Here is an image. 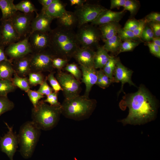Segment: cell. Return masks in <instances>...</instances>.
Listing matches in <instances>:
<instances>
[{
	"label": "cell",
	"instance_id": "obj_22",
	"mask_svg": "<svg viewBox=\"0 0 160 160\" xmlns=\"http://www.w3.org/2000/svg\"><path fill=\"white\" fill-rule=\"evenodd\" d=\"M66 11L65 5L61 1L54 0L47 8L41 12L54 19L60 17Z\"/></svg>",
	"mask_w": 160,
	"mask_h": 160
},
{
	"label": "cell",
	"instance_id": "obj_54",
	"mask_svg": "<svg viewBox=\"0 0 160 160\" xmlns=\"http://www.w3.org/2000/svg\"><path fill=\"white\" fill-rule=\"evenodd\" d=\"M152 42L154 44L160 47V37H154L152 39Z\"/></svg>",
	"mask_w": 160,
	"mask_h": 160
},
{
	"label": "cell",
	"instance_id": "obj_15",
	"mask_svg": "<svg viewBox=\"0 0 160 160\" xmlns=\"http://www.w3.org/2000/svg\"><path fill=\"white\" fill-rule=\"evenodd\" d=\"M133 71L123 65L118 59L113 73V82L121 83V87L118 93V95L123 91L124 84L126 83L130 85L136 86L132 81L131 76Z\"/></svg>",
	"mask_w": 160,
	"mask_h": 160
},
{
	"label": "cell",
	"instance_id": "obj_52",
	"mask_svg": "<svg viewBox=\"0 0 160 160\" xmlns=\"http://www.w3.org/2000/svg\"><path fill=\"white\" fill-rule=\"evenodd\" d=\"M54 0H39L38 1L42 5L41 10H43L47 8L54 1Z\"/></svg>",
	"mask_w": 160,
	"mask_h": 160
},
{
	"label": "cell",
	"instance_id": "obj_28",
	"mask_svg": "<svg viewBox=\"0 0 160 160\" xmlns=\"http://www.w3.org/2000/svg\"><path fill=\"white\" fill-rule=\"evenodd\" d=\"M16 9L25 14H29L35 12L37 14V10L31 1L28 0H23L15 4Z\"/></svg>",
	"mask_w": 160,
	"mask_h": 160
},
{
	"label": "cell",
	"instance_id": "obj_45",
	"mask_svg": "<svg viewBox=\"0 0 160 160\" xmlns=\"http://www.w3.org/2000/svg\"><path fill=\"white\" fill-rule=\"evenodd\" d=\"M154 37V33L150 27L146 26L142 33L141 37L145 40L149 42Z\"/></svg>",
	"mask_w": 160,
	"mask_h": 160
},
{
	"label": "cell",
	"instance_id": "obj_6",
	"mask_svg": "<svg viewBox=\"0 0 160 160\" xmlns=\"http://www.w3.org/2000/svg\"><path fill=\"white\" fill-rule=\"evenodd\" d=\"M55 77L62 89L65 99H70L79 95L81 91V82L70 74L58 71Z\"/></svg>",
	"mask_w": 160,
	"mask_h": 160
},
{
	"label": "cell",
	"instance_id": "obj_38",
	"mask_svg": "<svg viewBox=\"0 0 160 160\" xmlns=\"http://www.w3.org/2000/svg\"><path fill=\"white\" fill-rule=\"evenodd\" d=\"M26 93L29 99L32 104L33 107L37 106L39 100L44 97V95L39 93L37 91L29 90Z\"/></svg>",
	"mask_w": 160,
	"mask_h": 160
},
{
	"label": "cell",
	"instance_id": "obj_21",
	"mask_svg": "<svg viewBox=\"0 0 160 160\" xmlns=\"http://www.w3.org/2000/svg\"><path fill=\"white\" fill-rule=\"evenodd\" d=\"M57 26L73 30L78 26V20L74 12L66 11L60 17L57 19Z\"/></svg>",
	"mask_w": 160,
	"mask_h": 160
},
{
	"label": "cell",
	"instance_id": "obj_39",
	"mask_svg": "<svg viewBox=\"0 0 160 160\" xmlns=\"http://www.w3.org/2000/svg\"><path fill=\"white\" fill-rule=\"evenodd\" d=\"M69 60L63 58L55 56L52 60V65L54 69L57 70L58 71L62 69L68 64Z\"/></svg>",
	"mask_w": 160,
	"mask_h": 160
},
{
	"label": "cell",
	"instance_id": "obj_18",
	"mask_svg": "<svg viewBox=\"0 0 160 160\" xmlns=\"http://www.w3.org/2000/svg\"><path fill=\"white\" fill-rule=\"evenodd\" d=\"M95 53V51L92 49L81 47L77 50L73 57L80 66L86 67H94Z\"/></svg>",
	"mask_w": 160,
	"mask_h": 160
},
{
	"label": "cell",
	"instance_id": "obj_51",
	"mask_svg": "<svg viewBox=\"0 0 160 160\" xmlns=\"http://www.w3.org/2000/svg\"><path fill=\"white\" fill-rule=\"evenodd\" d=\"M5 49V47L0 44V63L4 61L12 62L6 56Z\"/></svg>",
	"mask_w": 160,
	"mask_h": 160
},
{
	"label": "cell",
	"instance_id": "obj_37",
	"mask_svg": "<svg viewBox=\"0 0 160 160\" xmlns=\"http://www.w3.org/2000/svg\"><path fill=\"white\" fill-rule=\"evenodd\" d=\"M117 34L122 41L132 40H136L140 39L134 35L133 31L121 28L119 30Z\"/></svg>",
	"mask_w": 160,
	"mask_h": 160
},
{
	"label": "cell",
	"instance_id": "obj_19",
	"mask_svg": "<svg viewBox=\"0 0 160 160\" xmlns=\"http://www.w3.org/2000/svg\"><path fill=\"white\" fill-rule=\"evenodd\" d=\"M125 12V11L123 10L114 12L107 9L91 23V25H100L112 22L119 23L123 16Z\"/></svg>",
	"mask_w": 160,
	"mask_h": 160
},
{
	"label": "cell",
	"instance_id": "obj_11",
	"mask_svg": "<svg viewBox=\"0 0 160 160\" xmlns=\"http://www.w3.org/2000/svg\"><path fill=\"white\" fill-rule=\"evenodd\" d=\"M8 131L0 139V148L1 151L5 153L10 160H13V158L18 147V141L17 135L13 131L12 126H9L5 122Z\"/></svg>",
	"mask_w": 160,
	"mask_h": 160
},
{
	"label": "cell",
	"instance_id": "obj_40",
	"mask_svg": "<svg viewBox=\"0 0 160 160\" xmlns=\"http://www.w3.org/2000/svg\"><path fill=\"white\" fill-rule=\"evenodd\" d=\"M58 93L54 91L47 96V98L43 101L45 103H49L51 105L56 107H60L61 104L58 100Z\"/></svg>",
	"mask_w": 160,
	"mask_h": 160
},
{
	"label": "cell",
	"instance_id": "obj_20",
	"mask_svg": "<svg viewBox=\"0 0 160 160\" xmlns=\"http://www.w3.org/2000/svg\"><path fill=\"white\" fill-rule=\"evenodd\" d=\"M31 54L15 59L12 64L15 73L19 76L25 77L31 71L30 67Z\"/></svg>",
	"mask_w": 160,
	"mask_h": 160
},
{
	"label": "cell",
	"instance_id": "obj_30",
	"mask_svg": "<svg viewBox=\"0 0 160 160\" xmlns=\"http://www.w3.org/2000/svg\"><path fill=\"white\" fill-rule=\"evenodd\" d=\"M118 59V58H115L113 56H111L109 60L102 68L104 73L112 80L113 81V73Z\"/></svg>",
	"mask_w": 160,
	"mask_h": 160
},
{
	"label": "cell",
	"instance_id": "obj_55",
	"mask_svg": "<svg viewBox=\"0 0 160 160\" xmlns=\"http://www.w3.org/2000/svg\"><path fill=\"white\" fill-rule=\"evenodd\" d=\"M1 28L0 26V44H1Z\"/></svg>",
	"mask_w": 160,
	"mask_h": 160
},
{
	"label": "cell",
	"instance_id": "obj_10",
	"mask_svg": "<svg viewBox=\"0 0 160 160\" xmlns=\"http://www.w3.org/2000/svg\"><path fill=\"white\" fill-rule=\"evenodd\" d=\"M34 17V13L25 14L17 11L10 19L21 40L30 35L31 23Z\"/></svg>",
	"mask_w": 160,
	"mask_h": 160
},
{
	"label": "cell",
	"instance_id": "obj_49",
	"mask_svg": "<svg viewBox=\"0 0 160 160\" xmlns=\"http://www.w3.org/2000/svg\"><path fill=\"white\" fill-rule=\"evenodd\" d=\"M155 37H159L160 36V24L159 23L151 22L148 23Z\"/></svg>",
	"mask_w": 160,
	"mask_h": 160
},
{
	"label": "cell",
	"instance_id": "obj_43",
	"mask_svg": "<svg viewBox=\"0 0 160 160\" xmlns=\"http://www.w3.org/2000/svg\"><path fill=\"white\" fill-rule=\"evenodd\" d=\"M97 75L100 77L102 81L104 89L108 87L113 82L112 80L104 73L102 69L97 71Z\"/></svg>",
	"mask_w": 160,
	"mask_h": 160
},
{
	"label": "cell",
	"instance_id": "obj_9",
	"mask_svg": "<svg viewBox=\"0 0 160 160\" xmlns=\"http://www.w3.org/2000/svg\"><path fill=\"white\" fill-rule=\"evenodd\" d=\"M78 42L81 47L92 49L97 45L100 37L97 29L92 25H84L78 28L76 33Z\"/></svg>",
	"mask_w": 160,
	"mask_h": 160
},
{
	"label": "cell",
	"instance_id": "obj_42",
	"mask_svg": "<svg viewBox=\"0 0 160 160\" xmlns=\"http://www.w3.org/2000/svg\"><path fill=\"white\" fill-rule=\"evenodd\" d=\"M53 91L52 88L48 84L46 79L40 85L39 89L37 91L39 93L47 96L52 92Z\"/></svg>",
	"mask_w": 160,
	"mask_h": 160
},
{
	"label": "cell",
	"instance_id": "obj_29",
	"mask_svg": "<svg viewBox=\"0 0 160 160\" xmlns=\"http://www.w3.org/2000/svg\"><path fill=\"white\" fill-rule=\"evenodd\" d=\"M13 75L11 81L15 86L26 92L30 89L31 87L27 77H20L15 73Z\"/></svg>",
	"mask_w": 160,
	"mask_h": 160
},
{
	"label": "cell",
	"instance_id": "obj_13",
	"mask_svg": "<svg viewBox=\"0 0 160 160\" xmlns=\"http://www.w3.org/2000/svg\"><path fill=\"white\" fill-rule=\"evenodd\" d=\"M0 21L1 35V44L5 47L21 40L10 19L0 20Z\"/></svg>",
	"mask_w": 160,
	"mask_h": 160
},
{
	"label": "cell",
	"instance_id": "obj_53",
	"mask_svg": "<svg viewBox=\"0 0 160 160\" xmlns=\"http://www.w3.org/2000/svg\"><path fill=\"white\" fill-rule=\"evenodd\" d=\"M70 4L71 6L76 5V6H81L87 1L85 0H70Z\"/></svg>",
	"mask_w": 160,
	"mask_h": 160
},
{
	"label": "cell",
	"instance_id": "obj_41",
	"mask_svg": "<svg viewBox=\"0 0 160 160\" xmlns=\"http://www.w3.org/2000/svg\"><path fill=\"white\" fill-rule=\"evenodd\" d=\"M138 5L137 3L134 1L126 0L123 6V11H129L131 15H133L137 11Z\"/></svg>",
	"mask_w": 160,
	"mask_h": 160
},
{
	"label": "cell",
	"instance_id": "obj_33",
	"mask_svg": "<svg viewBox=\"0 0 160 160\" xmlns=\"http://www.w3.org/2000/svg\"><path fill=\"white\" fill-rule=\"evenodd\" d=\"M15 107L14 103L7 96H0V116L3 114L12 110Z\"/></svg>",
	"mask_w": 160,
	"mask_h": 160
},
{
	"label": "cell",
	"instance_id": "obj_8",
	"mask_svg": "<svg viewBox=\"0 0 160 160\" xmlns=\"http://www.w3.org/2000/svg\"><path fill=\"white\" fill-rule=\"evenodd\" d=\"M55 56L48 49L37 53L31 54L30 67L31 71L50 72L54 69L52 60Z\"/></svg>",
	"mask_w": 160,
	"mask_h": 160
},
{
	"label": "cell",
	"instance_id": "obj_48",
	"mask_svg": "<svg viewBox=\"0 0 160 160\" xmlns=\"http://www.w3.org/2000/svg\"><path fill=\"white\" fill-rule=\"evenodd\" d=\"M147 44L151 53L154 56L159 58L160 47L156 45L152 42H148Z\"/></svg>",
	"mask_w": 160,
	"mask_h": 160
},
{
	"label": "cell",
	"instance_id": "obj_34",
	"mask_svg": "<svg viewBox=\"0 0 160 160\" xmlns=\"http://www.w3.org/2000/svg\"><path fill=\"white\" fill-rule=\"evenodd\" d=\"M64 69L77 80L79 81L81 80L82 75L81 70L75 63L68 64L65 67Z\"/></svg>",
	"mask_w": 160,
	"mask_h": 160
},
{
	"label": "cell",
	"instance_id": "obj_12",
	"mask_svg": "<svg viewBox=\"0 0 160 160\" xmlns=\"http://www.w3.org/2000/svg\"><path fill=\"white\" fill-rule=\"evenodd\" d=\"M29 35L17 42L6 47L5 52L7 57L12 61L33 53L29 42Z\"/></svg>",
	"mask_w": 160,
	"mask_h": 160
},
{
	"label": "cell",
	"instance_id": "obj_4",
	"mask_svg": "<svg viewBox=\"0 0 160 160\" xmlns=\"http://www.w3.org/2000/svg\"><path fill=\"white\" fill-rule=\"evenodd\" d=\"M60 107L51 105L43 100L39 101L36 107L32 109V121L41 130L52 129L59 121L61 114Z\"/></svg>",
	"mask_w": 160,
	"mask_h": 160
},
{
	"label": "cell",
	"instance_id": "obj_44",
	"mask_svg": "<svg viewBox=\"0 0 160 160\" xmlns=\"http://www.w3.org/2000/svg\"><path fill=\"white\" fill-rule=\"evenodd\" d=\"M139 20V24L137 28L133 32L135 35L140 39L141 38L142 33L146 26V23L145 20L142 19Z\"/></svg>",
	"mask_w": 160,
	"mask_h": 160
},
{
	"label": "cell",
	"instance_id": "obj_23",
	"mask_svg": "<svg viewBox=\"0 0 160 160\" xmlns=\"http://www.w3.org/2000/svg\"><path fill=\"white\" fill-rule=\"evenodd\" d=\"M121 28L119 23L112 22L100 25V37L103 41L117 34Z\"/></svg>",
	"mask_w": 160,
	"mask_h": 160
},
{
	"label": "cell",
	"instance_id": "obj_27",
	"mask_svg": "<svg viewBox=\"0 0 160 160\" xmlns=\"http://www.w3.org/2000/svg\"><path fill=\"white\" fill-rule=\"evenodd\" d=\"M103 48L107 52L112 53H118L122 43L121 40L118 34L104 41Z\"/></svg>",
	"mask_w": 160,
	"mask_h": 160
},
{
	"label": "cell",
	"instance_id": "obj_35",
	"mask_svg": "<svg viewBox=\"0 0 160 160\" xmlns=\"http://www.w3.org/2000/svg\"><path fill=\"white\" fill-rule=\"evenodd\" d=\"M140 43L139 41L132 40L124 41L121 44L117 54L122 52L132 51Z\"/></svg>",
	"mask_w": 160,
	"mask_h": 160
},
{
	"label": "cell",
	"instance_id": "obj_17",
	"mask_svg": "<svg viewBox=\"0 0 160 160\" xmlns=\"http://www.w3.org/2000/svg\"><path fill=\"white\" fill-rule=\"evenodd\" d=\"M82 72L81 81L85 85L84 96L89 98V93L93 86L96 84L97 78V71L94 67H86L80 65Z\"/></svg>",
	"mask_w": 160,
	"mask_h": 160
},
{
	"label": "cell",
	"instance_id": "obj_3",
	"mask_svg": "<svg viewBox=\"0 0 160 160\" xmlns=\"http://www.w3.org/2000/svg\"><path fill=\"white\" fill-rule=\"evenodd\" d=\"M97 101L84 95L65 99L61 104V114L65 118L76 121L89 118L94 110Z\"/></svg>",
	"mask_w": 160,
	"mask_h": 160
},
{
	"label": "cell",
	"instance_id": "obj_24",
	"mask_svg": "<svg viewBox=\"0 0 160 160\" xmlns=\"http://www.w3.org/2000/svg\"><path fill=\"white\" fill-rule=\"evenodd\" d=\"M110 57L108 52L103 46H97L94 57V68L96 69L103 68L109 60Z\"/></svg>",
	"mask_w": 160,
	"mask_h": 160
},
{
	"label": "cell",
	"instance_id": "obj_31",
	"mask_svg": "<svg viewBox=\"0 0 160 160\" xmlns=\"http://www.w3.org/2000/svg\"><path fill=\"white\" fill-rule=\"evenodd\" d=\"M17 87L10 80H0V96H7L9 93L13 92Z\"/></svg>",
	"mask_w": 160,
	"mask_h": 160
},
{
	"label": "cell",
	"instance_id": "obj_47",
	"mask_svg": "<svg viewBox=\"0 0 160 160\" xmlns=\"http://www.w3.org/2000/svg\"><path fill=\"white\" fill-rule=\"evenodd\" d=\"M139 24V20L130 19L127 22L123 28L133 31L137 28Z\"/></svg>",
	"mask_w": 160,
	"mask_h": 160
},
{
	"label": "cell",
	"instance_id": "obj_14",
	"mask_svg": "<svg viewBox=\"0 0 160 160\" xmlns=\"http://www.w3.org/2000/svg\"><path fill=\"white\" fill-rule=\"evenodd\" d=\"M49 41V33L35 31L29 35V42L32 53L39 52L47 49Z\"/></svg>",
	"mask_w": 160,
	"mask_h": 160
},
{
	"label": "cell",
	"instance_id": "obj_46",
	"mask_svg": "<svg viewBox=\"0 0 160 160\" xmlns=\"http://www.w3.org/2000/svg\"><path fill=\"white\" fill-rule=\"evenodd\" d=\"M144 20L146 23L151 22L160 23V14L155 12L150 13L146 16Z\"/></svg>",
	"mask_w": 160,
	"mask_h": 160
},
{
	"label": "cell",
	"instance_id": "obj_16",
	"mask_svg": "<svg viewBox=\"0 0 160 160\" xmlns=\"http://www.w3.org/2000/svg\"><path fill=\"white\" fill-rule=\"evenodd\" d=\"M53 19L41 12L37 13L32 21L30 34L35 31L49 33L52 30L50 25Z\"/></svg>",
	"mask_w": 160,
	"mask_h": 160
},
{
	"label": "cell",
	"instance_id": "obj_25",
	"mask_svg": "<svg viewBox=\"0 0 160 160\" xmlns=\"http://www.w3.org/2000/svg\"><path fill=\"white\" fill-rule=\"evenodd\" d=\"M13 0H0V9L2 16L0 20L11 19L17 11Z\"/></svg>",
	"mask_w": 160,
	"mask_h": 160
},
{
	"label": "cell",
	"instance_id": "obj_5",
	"mask_svg": "<svg viewBox=\"0 0 160 160\" xmlns=\"http://www.w3.org/2000/svg\"><path fill=\"white\" fill-rule=\"evenodd\" d=\"M32 121H27L21 126L17 137L19 151L25 159L31 157L39 140L41 132Z\"/></svg>",
	"mask_w": 160,
	"mask_h": 160
},
{
	"label": "cell",
	"instance_id": "obj_50",
	"mask_svg": "<svg viewBox=\"0 0 160 160\" xmlns=\"http://www.w3.org/2000/svg\"><path fill=\"white\" fill-rule=\"evenodd\" d=\"M126 0H111V1L110 9L119 8L124 6Z\"/></svg>",
	"mask_w": 160,
	"mask_h": 160
},
{
	"label": "cell",
	"instance_id": "obj_32",
	"mask_svg": "<svg viewBox=\"0 0 160 160\" xmlns=\"http://www.w3.org/2000/svg\"><path fill=\"white\" fill-rule=\"evenodd\" d=\"M28 80L31 86L41 85L45 78L42 72L31 71L28 74Z\"/></svg>",
	"mask_w": 160,
	"mask_h": 160
},
{
	"label": "cell",
	"instance_id": "obj_36",
	"mask_svg": "<svg viewBox=\"0 0 160 160\" xmlns=\"http://www.w3.org/2000/svg\"><path fill=\"white\" fill-rule=\"evenodd\" d=\"M55 72L53 71L50 72L45 79L49 83L53 91L59 93V91H62V89L58 81L54 76Z\"/></svg>",
	"mask_w": 160,
	"mask_h": 160
},
{
	"label": "cell",
	"instance_id": "obj_2",
	"mask_svg": "<svg viewBox=\"0 0 160 160\" xmlns=\"http://www.w3.org/2000/svg\"><path fill=\"white\" fill-rule=\"evenodd\" d=\"M49 35L48 49L56 57L69 60L80 47L73 30L57 26L52 30Z\"/></svg>",
	"mask_w": 160,
	"mask_h": 160
},
{
	"label": "cell",
	"instance_id": "obj_7",
	"mask_svg": "<svg viewBox=\"0 0 160 160\" xmlns=\"http://www.w3.org/2000/svg\"><path fill=\"white\" fill-rule=\"evenodd\" d=\"M106 9L101 5L88 3L76 6L74 12L78 20L77 27L79 28L88 23H92Z\"/></svg>",
	"mask_w": 160,
	"mask_h": 160
},
{
	"label": "cell",
	"instance_id": "obj_1",
	"mask_svg": "<svg viewBox=\"0 0 160 160\" xmlns=\"http://www.w3.org/2000/svg\"><path fill=\"white\" fill-rule=\"evenodd\" d=\"M124 97L129 111L127 117L121 121L124 124H143L154 118L157 111L156 102L144 85H140L137 91Z\"/></svg>",
	"mask_w": 160,
	"mask_h": 160
},
{
	"label": "cell",
	"instance_id": "obj_26",
	"mask_svg": "<svg viewBox=\"0 0 160 160\" xmlns=\"http://www.w3.org/2000/svg\"><path fill=\"white\" fill-rule=\"evenodd\" d=\"M12 62L4 61L0 63V80H12L15 73Z\"/></svg>",
	"mask_w": 160,
	"mask_h": 160
}]
</instances>
